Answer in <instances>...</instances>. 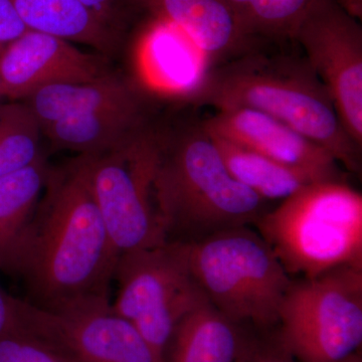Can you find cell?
Segmentation results:
<instances>
[{"label":"cell","mask_w":362,"mask_h":362,"mask_svg":"<svg viewBox=\"0 0 362 362\" xmlns=\"http://www.w3.org/2000/svg\"><path fill=\"white\" fill-rule=\"evenodd\" d=\"M111 73L106 57L35 30L0 49V89L11 101H23L47 86L92 82Z\"/></svg>","instance_id":"11"},{"label":"cell","mask_w":362,"mask_h":362,"mask_svg":"<svg viewBox=\"0 0 362 362\" xmlns=\"http://www.w3.org/2000/svg\"><path fill=\"white\" fill-rule=\"evenodd\" d=\"M211 134L246 147L272 160L299 169L318 181H346L327 150L280 121L246 108L223 109L204 119Z\"/></svg>","instance_id":"12"},{"label":"cell","mask_w":362,"mask_h":362,"mask_svg":"<svg viewBox=\"0 0 362 362\" xmlns=\"http://www.w3.org/2000/svg\"><path fill=\"white\" fill-rule=\"evenodd\" d=\"M187 98L216 111L266 114L320 145L350 173H361V148L345 132L329 92L304 56L261 47L209 68Z\"/></svg>","instance_id":"3"},{"label":"cell","mask_w":362,"mask_h":362,"mask_svg":"<svg viewBox=\"0 0 362 362\" xmlns=\"http://www.w3.org/2000/svg\"><path fill=\"white\" fill-rule=\"evenodd\" d=\"M341 362H362L361 351L352 354L351 356L347 357L346 359H344V361Z\"/></svg>","instance_id":"28"},{"label":"cell","mask_w":362,"mask_h":362,"mask_svg":"<svg viewBox=\"0 0 362 362\" xmlns=\"http://www.w3.org/2000/svg\"><path fill=\"white\" fill-rule=\"evenodd\" d=\"M113 280L118 294L112 310L132 324L164 361L183 317L209 302L178 243L121 255Z\"/></svg>","instance_id":"8"},{"label":"cell","mask_w":362,"mask_h":362,"mask_svg":"<svg viewBox=\"0 0 362 362\" xmlns=\"http://www.w3.org/2000/svg\"><path fill=\"white\" fill-rule=\"evenodd\" d=\"M244 325L206 302L178 324L165 362H237L251 337Z\"/></svg>","instance_id":"16"},{"label":"cell","mask_w":362,"mask_h":362,"mask_svg":"<svg viewBox=\"0 0 362 362\" xmlns=\"http://www.w3.org/2000/svg\"><path fill=\"white\" fill-rule=\"evenodd\" d=\"M148 101L68 117L45 126L42 133L52 147L78 154L117 148L154 120Z\"/></svg>","instance_id":"14"},{"label":"cell","mask_w":362,"mask_h":362,"mask_svg":"<svg viewBox=\"0 0 362 362\" xmlns=\"http://www.w3.org/2000/svg\"><path fill=\"white\" fill-rule=\"evenodd\" d=\"M0 362H64L44 343L28 333L0 338Z\"/></svg>","instance_id":"22"},{"label":"cell","mask_w":362,"mask_h":362,"mask_svg":"<svg viewBox=\"0 0 362 362\" xmlns=\"http://www.w3.org/2000/svg\"><path fill=\"white\" fill-rule=\"evenodd\" d=\"M278 325L281 339L299 362H341L361 351L362 268L343 266L293 279Z\"/></svg>","instance_id":"7"},{"label":"cell","mask_w":362,"mask_h":362,"mask_svg":"<svg viewBox=\"0 0 362 362\" xmlns=\"http://www.w3.org/2000/svg\"><path fill=\"white\" fill-rule=\"evenodd\" d=\"M207 301L235 322L259 329L278 325L293 279L268 243L240 226L192 244H180Z\"/></svg>","instance_id":"5"},{"label":"cell","mask_w":362,"mask_h":362,"mask_svg":"<svg viewBox=\"0 0 362 362\" xmlns=\"http://www.w3.org/2000/svg\"><path fill=\"white\" fill-rule=\"evenodd\" d=\"M237 362H299L281 339L279 331L266 337H250Z\"/></svg>","instance_id":"23"},{"label":"cell","mask_w":362,"mask_h":362,"mask_svg":"<svg viewBox=\"0 0 362 362\" xmlns=\"http://www.w3.org/2000/svg\"><path fill=\"white\" fill-rule=\"evenodd\" d=\"M28 307L30 303L25 299L13 297L0 287V338L28 333Z\"/></svg>","instance_id":"24"},{"label":"cell","mask_w":362,"mask_h":362,"mask_svg":"<svg viewBox=\"0 0 362 362\" xmlns=\"http://www.w3.org/2000/svg\"><path fill=\"white\" fill-rule=\"evenodd\" d=\"M28 30L89 45L104 57L118 52L122 33L80 0H11Z\"/></svg>","instance_id":"17"},{"label":"cell","mask_w":362,"mask_h":362,"mask_svg":"<svg viewBox=\"0 0 362 362\" xmlns=\"http://www.w3.org/2000/svg\"><path fill=\"white\" fill-rule=\"evenodd\" d=\"M156 121L117 148L78 154L90 192L118 257L168 244L157 216L153 177Z\"/></svg>","instance_id":"6"},{"label":"cell","mask_w":362,"mask_h":362,"mask_svg":"<svg viewBox=\"0 0 362 362\" xmlns=\"http://www.w3.org/2000/svg\"><path fill=\"white\" fill-rule=\"evenodd\" d=\"M247 33L262 42L294 40L318 0H226Z\"/></svg>","instance_id":"20"},{"label":"cell","mask_w":362,"mask_h":362,"mask_svg":"<svg viewBox=\"0 0 362 362\" xmlns=\"http://www.w3.org/2000/svg\"><path fill=\"white\" fill-rule=\"evenodd\" d=\"M26 325L64 362H165L111 305L54 314L30 304Z\"/></svg>","instance_id":"10"},{"label":"cell","mask_w":362,"mask_h":362,"mask_svg":"<svg viewBox=\"0 0 362 362\" xmlns=\"http://www.w3.org/2000/svg\"><path fill=\"white\" fill-rule=\"evenodd\" d=\"M28 28L16 13L11 0H0V49L20 37Z\"/></svg>","instance_id":"26"},{"label":"cell","mask_w":362,"mask_h":362,"mask_svg":"<svg viewBox=\"0 0 362 362\" xmlns=\"http://www.w3.org/2000/svg\"><path fill=\"white\" fill-rule=\"evenodd\" d=\"M42 129L25 102L0 103V177L44 156Z\"/></svg>","instance_id":"21"},{"label":"cell","mask_w":362,"mask_h":362,"mask_svg":"<svg viewBox=\"0 0 362 362\" xmlns=\"http://www.w3.org/2000/svg\"><path fill=\"white\" fill-rule=\"evenodd\" d=\"M128 11L137 9L152 20L180 30L216 66L263 47L226 0H123Z\"/></svg>","instance_id":"13"},{"label":"cell","mask_w":362,"mask_h":362,"mask_svg":"<svg viewBox=\"0 0 362 362\" xmlns=\"http://www.w3.org/2000/svg\"><path fill=\"white\" fill-rule=\"evenodd\" d=\"M254 226L292 279L362 268V195L346 181L310 183Z\"/></svg>","instance_id":"4"},{"label":"cell","mask_w":362,"mask_h":362,"mask_svg":"<svg viewBox=\"0 0 362 362\" xmlns=\"http://www.w3.org/2000/svg\"><path fill=\"white\" fill-rule=\"evenodd\" d=\"M211 136L233 178L266 201H284L318 181L299 169L272 160L220 136Z\"/></svg>","instance_id":"18"},{"label":"cell","mask_w":362,"mask_h":362,"mask_svg":"<svg viewBox=\"0 0 362 362\" xmlns=\"http://www.w3.org/2000/svg\"><path fill=\"white\" fill-rule=\"evenodd\" d=\"M4 100H6V98H4V94H2V90L0 89V103H2Z\"/></svg>","instance_id":"29"},{"label":"cell","mask_w":362,"mask_h":362,"mask_svg":"<svg viewBox=\"0 0 362 362\" xmlns=\"http://www.w3.org/2000/svg\"><path fill=\"white\" fill-rule=\"evenodd\" d=\"M118 258L77 156L49 168L4 273L23 281L33 306L66 314L110 306Z\"/></svg>","instance_id":"1"},{"label":"cell","mask_w":362,"mask_h":362,"mask_svg":"<svg viewBox=\"0 0 362 362\" xmlns=\"http://www.w3.org/2000/svg\"><path fill=\"white\" fill-rule=\"evenodd\" d=\"M337 6L358 21L362 20V0H334Z\"/></svg>","instance_id":"27"},{"label":"cell","mask_w":362,"mask_h":362,"mask_svg":"<svg viewBox=\"0 0 362 362\" xmlns=\"http://www.w3.org/2000/svg\"><path fill=\"white\" fill-rule=\"evenodd\" d=\"M116 32L123 33L127 23L128 9L123 0H80Z\"/></svg>","instance_id":"25"},{"label":"cell","mask_w":362,"mask_h":362,"mask_svg":"<svg viewBox=\"0 0 362 362\" xmlns=\"http://www.w3.org/2000/svg\"><path fill=\"white\" fill-rule=\"evenodd\" d=\"M146 100L137 86L112 71L92 82L47 86L21 102L32 111L42 129L68 117L141 103Z\"/></svg>","instance_id":"15"},{"label":"cell","mask_w":362,"mask_h":362,"mask_svg":"<svg viewBox=\"0 0 362 362\" xmlns=\"http://www.w3.org/2000/svg\"><path fill=\"white\" fill-rule=\"evenodd\" d=\"M153 195L166 243L192 244L255 226L269 202L230 175L204 119L156 121Z\"/></svg>","instance_id":"2"},{"label":"cell","mask_w":362,"mask_h":362,"mask_svg":"<svg viewBox=\"0 0 362 362\" xmlns=\"http://www.w3.org/2000/svg\"><path fill=\"white\" fill-rule=\"evenodd\" d=\"M51 165L45 156L30 165L0 177V271L37 206Z\"/></svg>","instance_id":"19"},{"label":"cell","mask_w":362,"mask_h":362,"mask_svg":"<svg viewBox=\"0 0 362 362\" xmlns=\"http://www.w3.org/2000/svg\"><path fill=\"white\" fill-rule=\"evenodd\" d=\"M295 42L329 92L345 132L362 148V28L334 0H318Z\"/></svg>","instance_id":"9"}]
</instances>
